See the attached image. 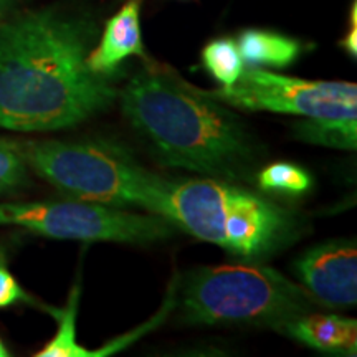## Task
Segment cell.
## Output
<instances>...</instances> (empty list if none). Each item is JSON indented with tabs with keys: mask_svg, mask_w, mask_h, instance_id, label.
I'll return each instance as SVG.
<instances>
[{
	"mask_svg": "<svg viewBox=\"0 0 357 357\" xmlns=\"http://www.w3.org/2000/svg\"><path fill=\"white\" fill-rule=\"evenodd\" d=\"M300 141L337 149L354 151L357 146V116L344 118H306L293 126Z\"/></svg>",
	"mask_w": 357,
	"mask_h": 357,
	"instance_id": "12",
	"label": "cell"
},
{
	"mask_svg": "<svg viewBox=\"0 0 357 357\" xmlns=\"http://www.w3.org/2000/svg\"><path fill=\"white\" fill-rule=\"evenodd\" d=\"M26 164L71 199L109 207H139L169 220V185L123 147L105 141L22 144ZM171 222V220H169Z\"/></svg>",
	"mask_w": 357,
	"mask_h": 357,
	"instance_id": "4",
	"label": "cell"
},
{
	"mask_svg": "<svg viewBox=\"0 0 357 357\" xmlns=\"http://www.w3.org/2000/svg\"><path fill=\"white\" fill-rule=\"evenodd\" d=\"M204 91V89H202ZM212 100L250 111H271L305 118L357 116V84L310 82L257 68H243L230 86L204 91Z\"/></svg>",
	"mask_w": 357,
	"mask_h": 357,
	"instance_id": "7",
	"label": "cell"
},
{
	"mask_svg": "<svg viewBox=\"0 0 357 357\" xmlns=\"http://www.w3.org/2000/svg\"><path fill=\"white\" fill-rule=\"evenodd\" d=\"M278 329L311 349L329 354L356 356L357 321L337 314L303 312L280 324Z\"/></svg>",
	"mask_w": 357,
	"mask_h": 357,
	"instance_id": "10",
	"label": "cell"
},
{
	"mask_svg": "<svg viewBox=\"0 0 357 357\" xmlns=\"http://www.w3.org/2000/svg\"><path fill=\"white\" fill-rule=\"evenodd\" d=\"M341 47L347 52V55L356 60L357 56V17L352 20V29L346 33V37L341 40Z\"/></svg>",
	"mask_w": 357,
	"mask_h": 357,
	"instance_id": "18",
	"label": "cell"
},
{
	"mask_svg": "<svg viewBox=\"0 0 357 357\" xmlns=\"http://www.w3.org/2000/svg\"><path fill=\"white\" fill-rule=\"evenodd\" d=\"M10 356V352H8V349H7V346L3 344V341H2V337H0V357H8Z\"/></svg>",
	"mask_w": 357,
	"mask_h": 357,
	"instance_id": "20",
	"label": "cell"
},
{
	"mask_svg": "<svg viewBox=\"0 0 357 357\" xmlns=\"http://www.w3.org/2000/svg\"><path fill=\"white\" fill-rule=\"evenodd\" d=\"M82 284L77 283L71 288L68 301L61 310H52L50 312L58 321L55 336L35 357H91V351L79 346L77 342V314Z\"/></svg>",
	"mask_w": 357,
	"mask_h": 357,
	"instance_id": "13",
	"label": "cell"
},
{
	"mask_svg": "<svg viewBox=\"0 0 357 357\" xmlns=\"http://www.w3.org/2000/svg\"><path fill=\"white\" fill-rule=\"evenodd\" d=\"M141 3L142 0H128L106 22L100 43L88 55V66L93 73L109 77L126 58L132 55H144L141 30Z\"/></svg>",
	"mask_w": 357,
	"mask_h": 357,
	"instance_id": "9",
	"label": "cell"
},
{
	"mask_svg": "<svg viewBox=\"0 0 357 357\" xmlns=\"http://www.w3.org/2000/svg\"><path fill=\"white\" fill-rule=\"evenodd\" d=\"M93 26L55 8L0 25V128L47 132L75 128L116 100L88 66Z\"/></svg>",
	"mask_w": 357,
	"mask_h": 357,
	"instance_id": "1",
	"label": "cell"
},
{
	"mask_svg": "<svg viewBox=\"0 0 357 357\" xmlns=\"http://www.w3.org/2000/svg\"><path fill=\"white\" fill-rule=\"evenodd\" d=\"M29 182V164L22 144L0 137V195L10 194Z\"/></svg>",
	"mask_w": 357,
	"mask_h": 357,
	"instance_id": "16",
	"label": "cell"
},
{
	"mask_svg": "<svg viewBox=\"0 0 357 357\" xmlns=\"http://www.w3.org/2000/svg\"><path fill=\"white\" fill-rule=\"evenodd\" d=\"M257 178L263 192H278V194L301 195L312 185L310 174L291 162L270 164L261 169Z\"/></svg>",
	"mask_w": 357,
	"mask_h": 357,
	"instance_id": "15",
	"label": "cell"
},
{
	"mask_svg": "<svg viewBox=\"0 0 357 357\" xmlns=\"http://www.w3.org/2000/svg\"><path fill=\"white\" fill-rule=\"evenodd\" d=\"M121 108L167 167L227 181L252 172L257 147L243 123L166 70L134 75L121 91Z\"/></svg>",
	"mask_w": 357,
	"mask_h": 357,
	"instance_id": "2",
	"label": "cell"
},
{
	"mask_svg": "<svg viewBox=\"0 0 357 357\" xmlns=\"http://www.w3.org/2000/svg\"><path fill=\"white\" fill-rule=\"evenodd\" d=\"M294 271L324 305H356L357 248L351 240H333L306 250L294 263Z\"/></svg>",
	"mask_w": 357,
	"mask_h": 357,
	"instance_id": "8",
	"label": "cell"
},
{
	"mask_svg": "<svg viewBox=\"0 0 357 357\" xmlns=\"http://www.w3.org/2000/svg\"><path fill=\"white\" fill-rule=\"evenodd\" d=\"M187 324H271L310 312V294L260 265L202 266L187 275L181 294Z\"/></svg>",
	"mask_w": 357,
	"mask_h": 357,
	"instance_id": "5",
	"label": "cell"
},
{
	"mask_svg": "<svg viewBox=\"0 0 357 357\" xmlns=\"http://www.w3.org/2000/svg\"><path fill=\"white\" fill-rule=\"evenodd\" d=\"M236 45L245 63L252 66L284 68L291 65L301 53V43L298 40L268 30H245Z\"/></svg>",
	"mask_w": 357,
	"mask_h": 357,
	"instance_id": "11",
	"label": "cell"
},
{
	"mask_svg": "<svg viewBox=\"0 0 357 357\" xmlns=\"http://www.w3.org/2000/svg\"><path fill=\"white\" fill-rule=\"evenodd\" d=\"M19 301L33 303L32 298L22 289L19 281L13 278V275L7 266L6 253L0 250V310L10 307Z\"/></svg>",
	"mask_w": 357,
	"mask_h": 357,
	"instance_id": "17",
	"label": "cell"
},
{
	"mask_svg": "<svg viewBox=\"0 0 357 357\" xmlns=\"http://www.w3.org/2000/svg\"><path fill=\"white\" fill-rule=\"evenodd\" d=\"M169 220L247 261L275 253L294 234V217L287 208L211 177L171 182Z\"/></svg>",
	"mask_w": 357,
	"mask_h": 357,
	"instance_id": "3",
	"label": "cell"
},
{
	"mask_svg": "<svg viewBox=\"0 0 357 357\" xmlns=\"http://www.w3.org/2000/svg\"><path fill=\"white\" fill-rule=\"evenodd\" d=\"M202 63L205 70L218 83H222V86L234 84L245 68L238 45L231 38H217L205 45L202 50Z\"/></svg>",
	"mask_w": 357,
	"mask_h": 357,
	"instance_id": "14",
	"label": "cell"
},
{
	"mask_svg": "<svg viewBox=\"0 0 357 357\" xmlns=\"http://www.w3.org/2000/svg\"><path fill=\"white\" fill-rule=\"evenodd\" d=\"M17 2H19V0H0V19H2L3 15H7Z\"/></svg>",
	"mask_w": 357,
	"mask_h": 357,
	"instance_id": "19",
	"label": "cell"
},
{
	"mask_svg": "<svg viewBox=\"0 0 357 357\" xmlns=\"http://www.w3.org/2000/svg\"><path fill=\"white\" fill-rule=\"evenodd\" d=\"M79 242L153 243L172 235L174 225L155 213H134L88 200H42L0 204V227Z\"/></svg>",
	"mask_w": 357,
	"mask_h": 357,
	"instance_id": "6",
	"label": "cell"
}]
</instances>
